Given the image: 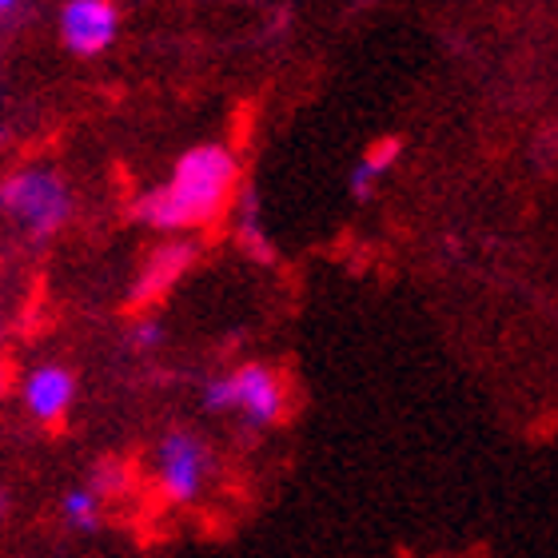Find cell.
Wrapping results in <instances>:
<instances>
[{
  "mask_svg": "<svg viewBox=\"0 0 558 558\" xmlns=\"http://www.w3.org/2000/svg\"><path fill=\"white\" fill-rule=\"evenodd\" d=\"M235 156L223 144H196L175 160L172 175L132 204L136 223L151 232H192L223 211L235 192Z\"/></svg>",
  "mask_w": 558,
  "mask_h": 558,
  "instance_id": "cell-1",
  "label": "cell"
},
{
  "mask_svg": "<svg viewBox=\"0 0 558 558\" xmlns=\"http://www.w3.org/2000/svg\"><path fill=\"white\" fill-rule=\"evenodd\" d=\"M199 408L211 418H240L252 430H271L288 415V387L276 367L247 360L199 384Z\"/></svg>",
  "mask_w": 558,
  "mask_h": 558,
  "instance_id": "cell-2",
  "label": "cell"
},
{
  "mask_svg": "<svg viewBox=\"0 0 558 558\" xmlns=\"http://www.w3.org/2000/svg\"><path fill=\"white\" fill-rule=\"evenodd\" d=\"M216 471H220V454L204 430L187 423H172L160 430V439L151 447V475H156V490L163 495V502L172 507L199 502L208 495Z\"/></svg>",
  "mask_w": 558,
  "mask_h": 558,
  "instance_id": "cell-3",
  "label": "cell"
},
{
  "mask_svg": "<svg viewBox=\"0 0 558 558\" xmlns=\"http://www.w3.org/2000/svg\"><path fill=\"white\" fill-rule=\"evenodd\" d=\"M0 208L24 240L48 244L72 220L69 180L57 168H21L0 187Z\"/></svg>",
  "mask_w": 558,
  "mask_h": 558,
  "instance_id": "cell-4",
  "label": "cell"
},
{
  "mask_svg": "<svg viewBox=\"0 0 558 558\" xmlns=\"http://www.w3.org/2000/svg\"><path fill=\"white\" fill-rule=\"evenodd\" d=\"M76 387H81V379H76V372H72L69 363H60V360L36 363L33 372L21 379L24 415L33 418V423H40V427H57V423H64V415H69L72 399H76Z\"/></svg>",
  "mask_w": 558,
  "mask_h": 558,
  "instance_id": "cell-5",
  "label": "cell"
},
{
  "mask_svg": "<svg viewBox=\"0 0 558 558\" xmlns=\"http://www.w3.org/2000/svg\"><path fill=\"white\" fill-rule=\"evenodd\" d=\"M117 4L112 0H69L60 9V36L76 57H96L117 40Z\"/></svg>",
  "mask_w": 558,
  "mask_h": 558,
  "instance_id": "cell-6",
  "label": "cell"
},
{
  "mask_svg": "<svg viewBox=\"0 0 558 558\" xmlns=\"http://www.w3.org/2000/svg\"><path fill=\"white\" fill-rule=\"evenodd\" d=\"M196 264V247L187 244V240H168L144 259V268L136 271V283L129 291V303L132 307H151V303H160L168 291L184 279V271Z\"/></svg>",
  "mask_w": 558,
  "mask_h": 558,
  "instance_id": "cell-7",
  "label": "cell"
},
{
  "mask_svg": "<svg viewBox=\"0 0 558 558\" xmlns=\"http://www.w3.org/2000/svg\"><path fill=\"white\" fill-rule=\"evenodd\" d=\"M105 502H108L105 495L88 487L84 478L72 483V487H64V495H60V502H57L60 526L76 538L100 535V531H105Z\"/></svg>",
  "mask_w": 558,
  "mask_h": 558,
  "instance_id": "cell-8",
  "label": "cell"
},
{
  "mask_svg": "<svg viewBox=\"0 0 558 558\" xmlns=\"http://www.w3.org/2000/svg\"><path fill=\"white\" fill-rule=\"evenodd\" d=\"M235 240L247 256L259 259V264H276V244H271L268 228L259 220V196L256 187H244L240 192V208H235Z\"/></svg>",
  "mask_w": 558,
  "mask_h": 558,
  "instance_id": "cell-9",
  "label": "cell"
},
{
  "mask_svg": "<svg viewBox=\"0 0 558 558\" xmlns=\"http://www.w3.org/2000/svg\"><path fill=\"white\" fill-rule=\"evenodd\" d=\"M399 144L396 136H387V140H375L372 148L363 151V160L351 168V196L355 199H372L375 196V184H379V175L391 168V163L399 160Z\"/></svg>",
  "mask_w": 558,
  "mask_h": 558,
  "instance_id": "cell-10",
  "label": "cell"
},
{
  "mask_svg": "<svg viewBox=\"0 0 558 558\" xmlns=\"http://www.w3.org/2000/svg\"><path fill=\"white\" fill-rule=\"evenodd\" d=\"M124 343H129L132 355H151V351L163 348V324L156 315H140L136 324L124 331Z\"/></svg>",
  "mask_w": 558,
  "mask_h": 558,
  "instance_id": "cell-11",
  "label": "cell"
},
{
  "mask_svg": "<svg viewBox=\"0 0 558 558\" xmlns=\"http://www.w3.org/2000/svg\"><path fill=\"white\" fill-rule=\"evenodd\" d=\"M84 483H88L93 490H100L105 499H117L120 490H124V466H120L117 459H100V463L88 466Z\"/></svg>",
  "mask_w": 558,
  "mask_h": 558,
  "instance_id": "cell-12",
  "label": "cell"
},
{
  "mask_svg": "<svg viewBox=\"0 0 558 558\" xmlns=\"http://www.w3.org/2000/svg\"><path fill=\"white\" fill-rule=\"evenodd\" d=\"M16 9H21V0H0V12H4V16H12Z\"/></svg>",
  "mask_w": 558,
  "mask_h": 558,
  "instance_id": "cell-13",
  "label": "cell"
},
{
  "mask_svg": "<svg viewBox=\"0 0 558 558\" xmlns=\"http://www.w3.org/2000/svg\"><path fill=\"white\" fill-rule=\"evenodd\" d=\"M24 558H52V555H24Z\"/></svg>",
  "mask_w": 558,
  "mask_h": 558,
  "instance_id": "cell-14",
  "label": "cell"
}]
</instances>
